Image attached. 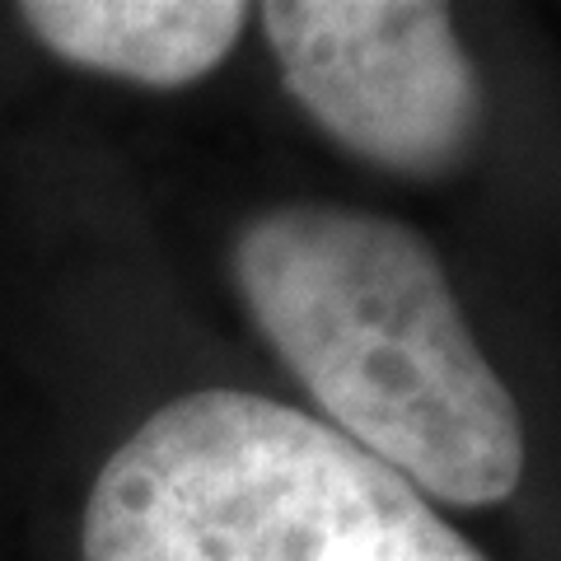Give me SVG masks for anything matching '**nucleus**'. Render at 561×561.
Wrapping results in <instances>:
<instances>
[{
	"instance_id": "obj_2",
	"label": "nucleus",
	"mask_w": 561,
	"mask_h": 561,
	"mask_svg": "<svg viewBox=\"0 0 561 561\" xmlns=\"http://www.w3.org/2000/svg\"><path fill=\"white\" fill-rule=\"evenodd\" d=\"M80 561H491L290 402L197 389L122 440L84 501Z\"/></svg>"
},
{
	"instance_id": "obj_3",
	"label": "nucleus",
	"mask_w": 561,
	"mask_h": 561,
	"mask_svg": "<svg viewBox=\"0 0 561 561\" xmlns=\"http://www.w3.org/2000/svg\"><path fill=\"white\" fill-rule=\"evenodd\" d=\"M262 33L309 122L398 179H445L482 136V76L431 0H272Z\"/></svg>"
},
{
	"instance_id": "obj_1",
	"label": "nucleus",
	"mask_w": 561,
	"mask_h": 561,
	"mask_svg": "<svg viewBox=\"0 0 561 561\" xmlns=\"http://www.w3.org/2000/svg\"><path fill=\"white\" fill-rule=\"evenodd\" d=\"M257 332L346 435L426 501L501 505L524 421L491 370L440 253L412 225L342 202H280L230 249Z\"/></svg>"
},
{
	"instance_id": "obj_4",
	"label": "nucleus",
	"mask_w": 561,
	"mask_h": 561,
	"mask_svg": "<svg viewBox=\"0 0 561 561\" xmlns=\"http://www.w3.org/2000/svg\"><path fill=\"white\" fill-rule=\"evenodd\" d=\"M20 24L66 66L183 90L234 51L249 24L239 0H28Z\"/></svg>"
}]
</instances>
